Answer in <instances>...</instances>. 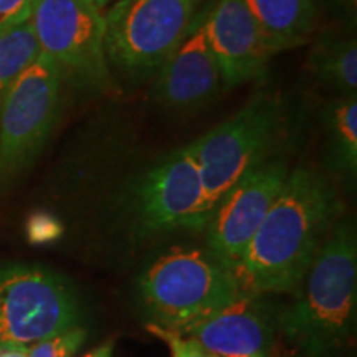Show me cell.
Listing matches in <instances>:
<instances>
[{"label":"cell","instance_id":"obj_10","mask_svg":"<svg viewBox=\"0 0 357 357\" xmlns=\"http://www.w3.org/2000/svg\"><path fill=\"white\" fill-rule=\"evenodd\" d=\"M281 160H261L245 172L218 200L207 223L208 248L231 270H238L250 242L265 220L288 176Z\"/></svg>","mask_w":357,"mask_h":357},{"label":"cell","instance_id":"obj_23","mask_svg":"<svg viewBox=\"0 0 357 357\" xmlns=\"http://www.w3.org/2000/svg\"><path fill=\"white\" fill-rule=\"evenodd\" d=\"M0 357H26V347H2Z\"/></svg>","mask_w":357,"mask_h":357},{"label":"cell","instance_id":"obj_17","mask_svg":"<svg viewBox=\"0 0 357 357\" xmlns=\"http://www.w3.org/2000/svg\"><path fill=\"white\" fill-rule=\"evenodd\" d=\"M38 55L30 20L0 32V113L13 84Z\"/></svg>","mask_w":357,"mask_h":357},{"label":"cell","instance_id":"obj_7","mask_svg":"<svg viewBox=\"0 0 357 357\" xmlns=\"http://www.w3.org/2000/svg\"><path fill=\"white\" fill-rule=\"evenodd\" d=\"M65 78L38 52L13 84L0 113V187L15 181L33 164L55 129Z\"/></svg>","mask_w":357,"mask_h":357},{"label":"cell","instance_id":"obj_1","mask_svg":"<svg viewBox=\"0 0 357 357\" xmlns=\"http://www.w3.org/2000/svg\"><path fill=\"white\" fill-rule=\"evenodd\" d=\"M341 208L324 174L311 167L289 171L236 270L243 291L284 293L301 283Z\"/></svg>","mask_w":357,"mask_h":357},{"label":"cell","instance_id":"obj_18","mask_svg":"<svg viewBox=\"0 0 357 357\" xmlns=\"http://www.w3.org/2000/svg\"><path fill=\"white\" fill-rule=\"evenodd\" d=\"M86 339L79 326L65 329L26 347V357H73Z\"/></svg>","mask_w":357,"mask_h":357},{"label":"cell","instance_id":"obj_22","mask_svg":"<svg viewBox=\"0 0 357 357\" xmlns=\"http://www.w3.org/2000/svg\"><path fill=\"white\" fill-rule=\"evenodd\" d=\"M111 354H113V342H106V344L88 352L84 357H111Z\"/></svg>","mask_w":357,"mask_h":357},{"label":"cell","instance_id":"obj_6","mask_svg":"<svg viewBox=\"0 0 357 357\" xmlns=\"http://www.w3.org/2000/svg\"><path fill=\"white\" fill-rule=\"evenodd\" d=\"M38 52L58 66L65 82L111 91L106 19L91 0H38L30 17Z\"/></svg>","mask_w":357,"mask_h":357},{"label":"cell","instance_id":"obj_15","mask_svg":"<svg viewBox=\"0 0 357 357\" xmlns=\"http://www.w3.org/2000/svg\"><path fill=\"white\" fill-rule=\"evenodd\" d=\"M311 78L337 96H357V42L354 37L326 35L306 58Z\"/></svg>","mask_w":357,"mask_h":357},{"label":"cell","instance_id":"obj_21","mask_svg":"<svg viewBox=\"0 0 357 357\" xmlns=\"http://www.w3.org/2000/svg\"><path fill=\"white\" fill-rule=\"evenodd\" d=\"M38 0H0V32L30 20Z\"/></svg>","mask_w":357,"mask_h":357},{"label":"cell","instance_id":"obj_8","mask_svg":"<svg viewBox=\"0 0 357 357\" xmlns=\"http://www.w3.org/2000/svg\"><path fill=\"white\" fill-rule=\"evenodd\" d=\"M82 310L71 284L40 266H0V349L29 347L78 326Z\"/></svg>","mask_w":357,"mask_h":357},{"label":"cell","instance_id":"obj_2","mask_svg":"<svg viewBox=\"0 0 357 357\" xmlns=\"http://www.w3.org/2000/svg\"><path fill=\"white\" fill-rule=\"evenodd\" d=\"M306 287L278 314V334L293 357H337L356 323L357 248L349 223H337L316 253Z\"/></svg>","mask_w":357,"mask_h":357},{"label":"cell","instance_id":"obj_9","mask_svg":"<svg viewBox=\"0 0 357 357\" xmlns=\"http://www.w3.org/2000/svg\"><path fill=\"white\" fill-rule=\"evenodd\" d=\"M132 211L146 234L207 227L212 211L190 144L155 160L137 177Z\"/></svg>","mask_w":357,"mask_h":357},{"label":"cell","instance_id":"obj_20","mask_svg":"<svg viewBox=\"0 0 357 357\" xmlns=\"http://www.w3.org/2000/svg\"><path fill=\"white\" fill-rule=\"evenodd\" d=\"M63 234V227L55 217L47 212L32 213L26 220V238L30 243H52Z\"/></svg>","mask_w":357,"mask_h":357},{"label":"cell","instance_id":"obj_5","mask_svg":"<svg viewBox=\"0 0 357 357\" xmlns=\"http://www.w3.org/2000/svg\"><path fill=\"white\" fill-rule=\"evenodd\" d=\"M283 123V102L276 96L258 95L190 142L212 212L245 172L266 159Z\"/></svg>","mask_w":357,"mask_h":357},{"label":"cell","instance_id":"obj_14","mask_svg":"<svg viewBox=\"0 0 357 357\" xmlns=\"http://www.w3.org/2000/svg\"><path fill=\"white\" fill-rule=\"evenodd\" d=\"M245 3L273 55L306 43L318 24V0H245Z\"/></svg>","mask_w":357,"mask_h":357},{"label":"cell","instance_id":"obj_16","mask_svg":"<svg viewBox=\"0 0 357 357\" xmlns=\"http://www.w3.org/2000/svg\"><path fill=\"white\" fill-rule=\"evenodd\" d=\"M324 128L331 166L346 177L357 171V96H337L326 105Z\"/></svg>","mask_w":357,"mask_h":357},{"label":"cell","instance_id":"obj_4","mask_svg":"<svg viewBox=\"0 0 357 357\" xmlns=\"http://www.w3.org/2000/svg\"><path fill=\"white\" fill-rule=\"evenodd\" d=\"M205 0H116L106 13V55L124 77H154L190 30Z\"/></svg>","mask_w":357,"mask_h":357},{"label":"cell","instance_id":"obj_13","mask_svg":"<svg viewBox=\"0 0 357 357\" xmlns=\"http://www.w3.org/2000/svg\"><path fill=\"white\" fill-rule=\"evenodd\" d=\"M280 310L261 294L242 293L182 336H190L218 357H266L278 334Z\"/></svg>","mask_w":357,"mask_h":357},{"label":"cell","instance_id":"obj_19","mask_svg":"<svg viewBox=\"0 0 357 357\" xmlns=\"http://www.w3.org/2000/svg\"><path fill=\"white\" fill-rule=\"evenodd\" d=\"M149 329L171 346L172 357H218L213 352L205 349L197 339L190 336H182V334L169 331V329H162L155 324L149 326Z\"/></svg>","mask_w":357,"mask_h":357},{"label":"cell","instance_id":"obj_11","mask_svg":"<svg viewBox=\"0 0 357 357\" xmlns=\"http://www.w3.org/2000/svg\"><path fill=\"white\" fill-rule=\"evenodd\" d=\"M205 8L197 13L190 30L155 71L154 100L172 111L204 108L225 86L222 68L204 30Z\"/></svg>","mask_w":357,"mask_h":357},{"label":"cell","instance_id":"obj_3","mask_svg":"<svg viewBox=\"0 0 357 357\" xmlns=\"http://www.w3.org/2000/svg\"><path fill=\"white\" fill-rule=\"evenodd\" d=\"M142 305L154 324L184 334L243 293L235 271L211 248H172L139 278Z\"/></svg>","mask_w":357,"mask_h":357},{"label":"cell","instance_id":"obj_12","mask_svg":"<svg viewBox=\"0 0 357 357\" xmlns=\"http://www.w3.org/2000/svg\"><path fill=\"white\" fill-rule=\"evenodd\" d=\"M205 38L222 68L227 88L260 79L270 52L245 0H215L205 8Z\"/></svg>","mask_w":357,"mask_h":357},{"label":"cell","instance_id":"obj_24","mask_svg":"<svg viewBox=\"0 0 357 357\" xmlns=\"http://www.w3.org/2000/svg\"><path fill=\"white\" fill-rule=\"evenodd\" d=\"M91 2H93V3H95V6H96V7H100V8H101V10H102V8H105L106 6H109V3H111V2H116V0H91Z\"/></svg>","mask_w":357,"mask_h":357}]
</instances>
